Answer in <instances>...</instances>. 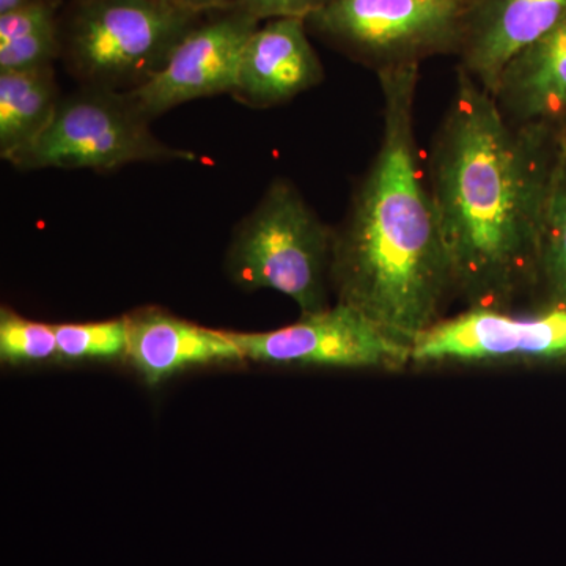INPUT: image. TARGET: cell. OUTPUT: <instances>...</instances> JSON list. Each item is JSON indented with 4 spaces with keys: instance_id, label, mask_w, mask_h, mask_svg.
I'll use <instances>...</instances> for the list:
<instances>
[{
    "instance_id": "cell-8",
    "label": "cell",
    "mask_w": 566,
    "mask_h": 566,
    "mask_svg": "<svg viewBox=\"0 0 566 566\" xmlns=\"http://www.w3.org/2000/svg\"><path fill=\"white\" fill-rule=\"evenodd\" d=\"M259 25V20L238 9L200 22L161 71L129 95L151 120L193 99L233 93L245 44Z\"/></svg>"
},
{
    "instance_id": "cell-18",
    "label": "cell",
    "mask_w": 566,
    "mask_h": 566,
    "mask_svg": "<svg viewBox=\"0 0 566 566\" xmlns=\"http://www.w3.org/2000/svg\"><path fill=\"white\" fill-rule=\"evenodd\" d=\"M62 55V29L52 24L9 43L0 44V73L40 69Z\"/></svg>"
},
{
    "instance_id": "cell-3",
    "label": "cell",
    "mask_w": 566,
    "mask_h": 566,
    "mask_svg": "<svg viewBox=\"0 0 566 566\" xmlns=\"http://www.w3.org/2000/svg\"><path fill=\"white\" fill-rule=\"evenodd\" d=\"M335 230L285 178H275L238 223L227 270L244 290L270 289L292 297L301 314L331 307Z\"/></svg>"
},
{
    "instance_id": "cell-12",
    "label": "cell",
    "mask_w": 566,
    "mask_h": 566,
    "mask_svg": "<svg viewBox=\"0 0 566 566\" xmlns=\"http://www.w3.org/2000/svg\"><path fill=\"white\" fill-rule=\"evenodd\" d=\"M493 98L515 125L557 132L566 117V17L509 62Z\"/></svg>"
},
{
    "instance_id": "cell-23",
    "label": "cell",
    "mask_w": 566,
    "mask_h": 566,
    "mask_svg": "<svg viewBox=\"0 0 566 566\" xmlns=\"http://www.w3.org/2000/svg\"><path fill=\"white\" fill-rule=\"evenodd\" d=\"M159 2L172 3V2H170V0H159Z\"/></svg>"
},
{
    "instance_id": "cell-20",
    "label": "cell",
    "mask_w": 566,
    "mask_h": 566,
    "mask_svg": "<svg viewBox=\"0 0 566 566\" xmlns=\"http://www.w3.org/2000/svg\"><path fill=\"white\" fill-rule=\"evenodd\" d=\"M174 6L192 13L202 14L205 11H226L234 9L238 0H170Z\"/></svg>"
},
{
    "instance_id": "cell-16",
    "label": "cell",
    "mask_w": 566,
    "mask_h": 566,
    "mask_svg": "<svg viewBox=\"0 0 566 566\" xmlns=\"http://www.w3.org/2000/svg\"><path fill=\"white\" fill-rule=\"evenodd\" d=\"M54 331L62 359H109L128 352V318L102 323L54 324Z\"/></svg>"
},
{
    "instance_id": "cell-13",
    "label": "cell",
    "mask_w": 566,
    "mask_h": 566,
    "mask_svg": "<svg viewBox=\"0 0 566 566\" xmlns=\"http://www.w3.org/2000/svg\"><path fill=\"white\" fill-rule=\"evenodd\" d=\"M129 359L148 385L191 365L244 359L223 331L205 329L161 311L129 316Z\"/></svg>"
},
{
    "instance_id": "cell-15",
    "label": "cell",
    "mask_w": 566,
    "mask_h": 566,
    "mask_svg": "<svg viewBox=\"0 0 566 566\" xmlns=\"http://www.w3.org/2000/svg\"><path fill=\"white\" fill-rule=\"evenodd\" d=\"M539 281L556 301L553 311H566V151L560 147L539 232L535 282Z\"/></svg>"
},
{
    "instance_id": "cell-10",
    "label": "cell",
    "mask_w": 566,
    "mask_h": 566,
    "mask_svg": "<svg viewBox=\"0 0 566 566\" xmlns=\"http://www.w3.org/2000/svg\"><path fill=\"white\" fill-rule=\"evenodd\" d=\"M566 17V0H468L460 69L493 95L502 71Z\"/></svg>"
},
{
    "instance_id": "cell-5",
    "label": "cell",
    "mask_w": 566,
    "mask_h": 566,
    "mask_svg": "<svg viewBox=\"0 0 566 566\" xmlns=\"http://www.w3.org/2000/svg\"><path fill=\"white\" fill-rule=\"evenodd\" d=\"M128 92L88 87L63 96L43 134L11 159L20 170L91 169L109 172L137 163L199 161L169 147Z\"/></svg>"
},
{
    "instance_id": "cell-7",
    "label": "cell",
    "mask_w": 566,
    "mask_h": 566,
    "mask_svg": "<svg viewBox=\"0 0 566 566\" xmlns=\"http://www.w3.org/2000/svg\"><path fill=\"white\" fill-rule=\"evenodd\" d=\"M243 357L270 364L327 365L398 370L412 363V346L337 303L271 333H223Z\"/></svg>"
},
{
    "instance_id": "cell-19",
    "label": "cell",
    "mask_w": 566,
    "mask_h": 566,
    "mask_svg": "<svg viewBox=\"0 0 566 566\" xmlns=\"http://www.w3.org/2000/svg\"><path fill=\"white\" fill-rule=\"evenodd\" d=\"M334 0H238L234 9L251 14L255 20L268 21L274 18H311Z\"/></svg>"
},
{
    "instance_id": "cell-4",
    "label": "cell",
    "mask_w": 566,
    "mask_h": 566,
    "mask_svg": "<svg viewBox=\"0 0 566 566\" xmlns=\"http://www.w3.org/2000/svg\"><path fill=\"white\" fill-rule=\"evenodd\" d=\"M199 18L159 0H74L62 55L84 85L133 92L161 71Z\"/></svg>"
},
{
    "instance_id": "cell-11",
    "label": "cell",
    "mask_w": 566,
    "mask_h": 566,
    "mask_svg": "<svg viewBox=\"0 0 566 566\" xmlns=\"http://www.w3.org/2000/svg\"><path fill=\"white\" fill-rule=\"evenodd\" d=\"M324 80L304 18L260 22L245 44L232 95L253 107L277 106Z\"/></svg>"
},
{
    "instance_id": "cell-17",
    "label": "cell",
    "mask_w": 566,
    "mask_h": 566,
    "mask_svg": "<svg viewBox=\"0 0 566 566\" xmlns=\"http://www.w3.org/2000/svg\"><path fill=\"white\" fill-rule=\"evenodd\" d=\"M59 356L54 324L31 322L10 308L0 312V359L3 363H43Z\"/></svg>"
},
{
    "instance_id": "cell-9",
    "label": "cell",
    "mask_w": 566,
    "mask_h": 566,
    "mask_svg": "<svg viewBox=\"0 0 566 566\" xmlns=\"http://www.w3.org/2000/svg\"><path fill=\"white\" fill-rule=\"evenodd\" d=\"M560 353H566L565 308L535 318H515L494 308H469L420 334L412 344V363Z\"/></svg>"
},
{
    "instance_id": "cell-14",
    "label": "cell",
    "mask_w": 566,
    "mask_h": 566,
    "mask_svg": "<svg viewBox=\"0 0 566 566\" xmlns=\"http://www.w3.org/2000/svg\"><path fill=\"white\" fill-rule=\"evenodd\" d=\"M62 98L52 65L0 73V156L7 163L39 139Z\"/></svg>"
},
{
    "instance_id": "cell-6",
    "label": "cell",
    "mask_w": 566,
    "mask_h": 566,
    "mask_svg": "<svg viewBox=\"0 0 566 566\" xmlns=\"http://www.w3.org/2000/svg\"><path fill=\"white\" fill-rule=\"evenodd\" d=\"M465 6L468 0H334L307 24L378 73L457 54Z\"/></svg>"
},
{
    "instance_id": "cell-2",
    "label": "cell",
    "mask_w": 566,
    "mask_h": 566,
    "mask_svg": "<svg viewBox=\"0 0 566 566\" xmlns=\"http://www.w3.org/2000/svg\"><path fill=\"white\" fill-rule=\"evenodd\" d=\"M382 136L334 233L333 290L406 345L436 323L453 289L433 193L416 139L420 65L378 71Z\"/></svg>"
},
{
    "instance_id": "cell-22",
    "label": "cell",
    "mask_w": 566,
    "mask_h": 566,
    "mask_svg": "<svg viewBox=\"0 0 566 566\" xmlns=\"http://www.w3.org/2000/svg\"><path fill=\"white\" fill-rule=\"evenodd\" d=\"M557 142L560 150L566 151V117L562 120L560 125L557 126Z\"/></svg>"
},
{
    "instance_id": "cell-1",
    "label": "cell",
    "mask_w": 566,
    "mask_h": 566,
    "mask_svg": "<svg viewBox=\"0 0 566 566\" xmlns=\"http://www.w3.org/2000/svg\"><path fill=\"white\" fill-rule=\"evenodd\" d=\"M557 132L515 125L458 70L428 161L453 289L469 308L505 311L535 282Z\"/></svg>"
},
{
    "instance_id": "cell-21",
    "label": "cell",
    "mask_w": 566,
    "mask_h": 566,
    "mask_svg": "<svg viewBox=\"0 0 566 566\" xmlns=\"http://www.w3.org/2000/svg\"><path fill=\"white\" fill-rule=\"evenodd\" d=\"M39 2V0H0V14L11 13L31 6V3Z\"/></svg>"
}]
</instances>
